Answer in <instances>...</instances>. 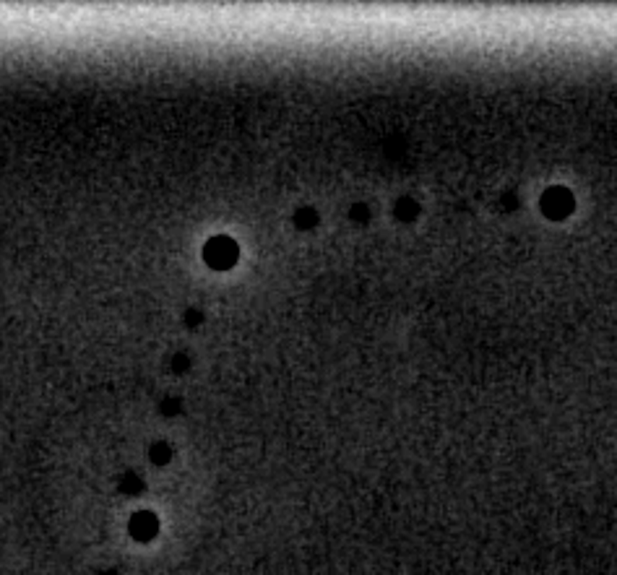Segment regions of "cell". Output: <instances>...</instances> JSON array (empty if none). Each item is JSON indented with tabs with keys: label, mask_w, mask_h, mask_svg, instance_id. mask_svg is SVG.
<instances>
[{
	"label": "cell",
	"mask_w": 617,
	"mask_h": 575,
	"mask_svg": "<svg viewBox=\"0 0 617 575\" xmlns=\"http://www.w3.org/2000/svg\"><path fill=\"white\" fill-rule=\"evenodd\" d=\"M157 531V518L149 516V513H138L133 518V534L141 539H149Z\"/></svg>",
	"instance_id": "obj_2"
},
{
	"label": "cell",
	"mask_w": 617,
	"mask_h": 575,
	"mask_svg": "<svg viewBox=\"0 0 617 575\" xmlns=\"http://www.w3.org/2000/svg\"><path fill=\"white\" fill-rule=\"evenodd\" d=\"M414 203H412V201H401L399 203V214L401 217H414Z\"/></svg>",
	"instance_id": "obj_7"
},
{
	"label": "cell",
	"mask_w": 617,
	"mask_h": 575,
	"mask_svg": "<svg viewBox=\"0 0 617 575\" xmlns=\"http://www.w3.org/2000/svg\"><path fill=\"white\" fill-rule=\"evenodd\" d=\"M172 456V448L167 443H154L152 445V461L154 463H167Z\"/></svg>",
	"instance_id": "obj_4"
},
{
	"label": "cell",
	"mask_w": 617,
	"mask_h": 575,
	"mask_svg": "<svg viewBox=\"0 0 617 575\" xmlns=\"http://www.w3.org/2000/svg\"><path fill=\"white\" fill-rule=\"evenodd\" d=\"M182 401L180 398H164L161 401V414H175V412H180Z\"/></svg>",
	"instance_id": "obj_6"
},
{
	"label": "cell",
	"mask_w": 617,
	"mask_h": 575,
	"mask_svg": "<svg viewBox=\"0 0 617 575\" xmlns=\"http://www.w3.org/2000/svg\"><path fill=\"white\" fill-rule=\"evenodd\" d=\"M238 258H240L238 242L227 235L211 237L209 242L203 245V261H206L211 268H217V271L232 268V265L238 263Z\"/></svg>",
	"instance_id": "obj_1"
},
{
	"label": "cell",
	"mask_w": 617,
	"mask_h": 575,
	"mask_svg": "<svg viewBox=\"0 0 617 575\" xmlns=\"http://www.w3.org/2000/svg\"><path fill=\"white\" fill-rule=\"evenodd\" d=\"M295 224L300 226V229H310V226L318 224V214H315V208H310V206L300 208V211L295 214Z\"/></svg>",
	"instance_id": "obj_3"
},
{
	"label": "cell",
	"mask_w": 617,
	"mask_h": 575,
	"mask_svg": "<svg viewBox=\"0 0 617 575\" xmlns=\"http://www.w3.org/2000/svg\"><path fill=\"white\" fill-rule=\"evenodd\" d=\"M203 321V312L201 310H188L185 312V323H188V326H196V323H201Z\"/></svg>",
	"instance_id": "obj_8"
},
{
	"label": "cell",
	"mask_w": 617,
	"mask_h": 575,
	"mask_svg": "<svg viewBox=\"0 0 617 575\" xmlns=\"http://www.w3.org/2000/svg\"><path fill=\"white\" fill-rule=\"evenodd\" d=\"M172 370H175V372H185V370L190 367V354H185V351H177V354H175V357H172Z\"/></svg>",
	"instance_id": "obj_5"
}]
</instances>
